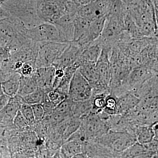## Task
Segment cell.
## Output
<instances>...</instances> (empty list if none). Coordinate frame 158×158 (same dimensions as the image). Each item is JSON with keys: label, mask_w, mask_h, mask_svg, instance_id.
Listing matches in <instances>:
<instances>
[{"label": "cell", "mask_w": 158, "mask_h": 158, "mask_svg": "<svg viewBox=\"0 0 158 158\" xmlns=\"http://www.w3.org/2000/svg\"><path fill=\"white\" fill-rule=\"evenodd\" d=\"M37 89V83L34 74L28 77L21 76L19 88L17 95L23 97L33 93Z\"/></svg>", "instance_id": "obj_23"}, {"label": "cell", "mask_w": 158, "mask_h": 158, "mask_svg": "<svg viewBox=\"0 0 158 158\" xmlns=\"http://www.w3.org/2000/svg\"><path fill=\"white\" fill-rule=\"evenodd\" d=\"M158 123L152 125L137 127L135 129V135L137 142L141 144H148L154 138L158 139Z\"/></svg>", "instance_id": "obj_18"}, {"label": "cell", "mask_w": 158, "mask_h": 158, "mask_svg": "<svg viewBox=\"0 0 158 158\" xmlns=\"http://www.w3.org/2000/svg\"><path fill=\"white\" fill-rule=\"evenodd\" d=\"M56 68L53 66L37 69L34 75L37 89L48 92L53 89Z\"/></svg>", "instance_id": "obj_15"}, {"label": "cell", "mask_w": 158, "mask_h": 158, "mask_svg": "<svg viewBox=\"0 0 158 158\" xmlns=\"http://www.w3.org/2000/svg\"><path fill=\"white\" fill-rule=\"evenodd\" d=\"M80 128L88 136L90 141L101 137L109 131L107 121L102 118L99 113H90L81 118Z\"/></svg>", "instance_id": "obj_5"}, {"label": "cell", "mask_w": 158, "mask_h": 158, "mask_svg": "<svg viewBox=\"0 0 158 158\" xmlns=\"http://www.w3.org/2000/svg\"><path fill=\"white\" fill-rule=\"evenodd\" d=\"M36 153L30 151H23L13 154L11 158H35Z\"/></svg>", "instance_id": "obj_36"}, {"label": "cell", "mask_w": 158, "mask_h": 158, "mask_svg": "<svg viewBox=\"0 0 158 158\" xmlns=\"http://www.w3.org/2000/svg\"><path fill=\"white\" fill-rule=\"evenodd\" d=\"M25 36L36 43L47 41L62 42L56 27L51 23L43 22L34 27L27 28Z\"/></svg>", "instance_id": "obj_4"}, {"label": "cell", "mask_w": 158, "mask_h": 158, "mask_svg": "<svg viewBox=\"0 0 158 158\" xmlns=\"http://www.w3.org/2000/svg\"><path fill=\"white\" fill-rule=\"evenodd\" d=\"M103 111L109 115L117 114V99L114 94L110 93L106 97V105Z\"/></svg>", "instance_id": "obj_30"}, {"label": "cell", "mask_w": 158, "mask_h": 158, "mask_svg": "<svg viewBox=\"0 0 158 158\" xmlns=\"http://www.w3.org/2000/svg\"><path fill=\"white\" fill-rule=\"evenodd\" d=\"M38 51L37 43L32 40L17 49L11 52L10 59L12 62H26L35 61Z\"/></svg>", "instance_id": "obj_13"}, {"label": "cell", "mask_w": 158, "mask_h": 158, "mask_svg": "<svg viewBox=\"0 0 158 158\" xmlns=\"http://www.w3.org/2000/svg\"><path fill=\"white\" fill-rule=\"evenodd\" d=\"M36 69L35 61H32L24 63L21 69L17 72L22 76L28 77L33 75Z\"/></svg>", "instance_id": "obj_34"}, {"label": "cell", "mask_w": 158, "mask_h": 158, "mask_svg": "<svg viewBox=\"0 0 158 158\" xmlns=\"http://www.w3.org/2000/svg\"><path fill=\"white\" fill-rule=\"evenodd\" d=\"M79 67V65L75 62L73 65L65 69L64 76L61 80L59 86L55 89L67 96L71 79L74 74L78 69Z\"/></svg>", "instance_id": "obj_22"}, {"label": "cell", "mask_w": 158, "mask_h": 158, "mask_svg": "<svg viewBox=\"0 0 158 158\" xmlns=\"http://www.w3.org/2000/svg\"><path fill=\"white\" fill-rule=\"evenodd\" d=\"M117 114L125 115L135 110L140 99L133 91H129L117 97Z\"/></svg>", "instance_id": "obj_16"}, {"label": "cell", "mask_w": 158, "mask_h": 158, "mask_svg": "<svg viewBox=\"0 0 158 158\" xmlns=\"http://www.w3.org/2000/svg\"><path fill=\"white\" fill-rule=\"evenodd\" d=\"M84 50L76 44L69 43L68 46L61 56L55 61L52 66L56 69H65L76 62Z\"/></svg>", "instance_id": "obj_10"}, {"label": "cell", "mask_w": 158, "mask_h": 158, "mask_svg": "<svg viewBox=\"0 0 158 158\" xmlns=\"http://www.w3.org/2000/svg\"><path fill=\"white\" fill-rule=\"evenodd\" d=\"M38 51L35 61L36 68L52 66L62 55L69 43L47 41L37 43Z\"/></svg>", "instance_id": "obj_2"}, {"label": "cell", "mask_w": 158, "mask_h": 158, "mask_svg": "<svg viewBox=\"0 0 158 158\" xmlns=\"http://www.w3.org/2000/svg\"><path fill=\"white\" fill-rule=\"evenodd\" d=\"M0 158H4L3 157L2 154V149H1V145H0Z\"/></svg>", "instance_id": "obj_42"}, {"label": "cell", "mask_w": 158, "mask_h": 158, "mask_svg": "<svg viewBox=\"0 0 158 158\" xmlns=\"http://www.w3.org/2000/svg\"><path fill=\"white\" fill-rule=\"evenodd\" d=\"M90 23L88 20L77 15L74 20L73 38L72 42H75L78 40L85 34Z\"/></svg>", "instance_id": "obj_26"}, {"label": "cell", "mask_w": 158, "mask_h": 158, "mask_svg": "<svg viewBox=\"0 0 158 158\" xmlns=\"http://www.w3.org/2000/svg\"><path fill=\"white\" fill-rule=\"evenodd\" d=\"M92 88L78 69L74 74L71 81L67 97L73 102H81L90 98Z\"/></svg>", "instance_id": "obj_7"}, {"label": "cell", "mask_w": 158, "mask_h": 158, "mask_svg": "<svg viewBox=\"0 0 158 158\" xmlns=\"http://www.w3.org/2000/svg\"><path fill=\"white\" fill-rule=\"evenodd\" d=\"M4 94L3 93L2 90V85H1V83L0 82V95H2Z\"/></svg>", "instance_id": "obj_41"}, {"label": "cell", "mask_w": 158, "mask_h": 158, "mask_svg": "<svg viewBox=\"0 0 158 158\" xmlns=\"http://www.w3.org/2000/svg\"><path fill=\"white\" fill-rule=\"evenodd\" d=\"M81 118L70 116L65 123V130L63 133V140L65 142L78 129L81 124Z\"/></svg>", "instance_id": "obj_27"}, {"label": "cell", "mask_w": 158, "mask_h": 158, "mask_svg": "<svg viewBox=\"0 0 158 158\" xmlns=\"http://www.w3.org/2000/svg\"><path fill=\"white\" fill-rule=\"evenodd\" d=\"M79 71L89 83L92 89L108 88L101 85L97 71L96 63L85 62L78 69Z\"/></svg>", "instance_id": "obj_17"}, {"label": "cell", "mask_w": 158, "mask_h": 158, "mask_svg": "<svg viewBox=\"0 0 158 158\" xmlns=\"http://www.w3.org/2000/svg\"><path fill=\"white\" fill-rule=\"evenodd\" d=\"M20 77V74L15 72L9 78L1 83L2 90L5 95L9 98L14 97L17 95Z\"/></svg>", "instance_id": "obj_21"}, {"label": "cell", "mask_w": 158, "mask_h": 158, "mask_svg": "<svg viewBox=\"0 0 158 158\" xmlns=\"http://www.w3.org/2000/svg\"><path fill=\"white\" fill-rule=\"evenodd\" d=\"M4 1V0H0V1H1V2H2V1Z\"/></svg>", "instance_id": "obj_44"}, {"label": "cell", "mask_w": 158, "mask_h": 158, "mask_svg": "<svg viewBox=\"0 0 158 158\" xmlns=\"http://www.w3.org/2000/svg\"><path fill=\"white\" fill-rule=\"evenodd\" d=\"M102 49L101 46L94 41L84 50L76 62L80 66L85 62L96 63L100 56Z\"/></svg>", "instance_id": "obj_20"}, {"label": "cell", "mask_w": 158, "mask_h": 158, "mask_svg": "<svg viewBox=\"0 0 158 158\" xmlns=\"http://www.w3.org/2000/svg\"><path fill=\"white\" fill-rule=\"evenodd\" d=\"M92 105L90 98L81 102H73L71 116L81 118L91 112Z\"/></svg>", "instance_id": "obj_25"}, {"label": "cell", "mask_w": 158, "mask_h": 158, "mask_svg": "<svg viewBox=\"0 0 158 158\" xmlns=\"http://www.w3.org/2000/svg\"><path fill=\"white\" fill-rule=\"evenodd\" d=\"M21 97L16 95L10 98L9 101L0 111V125H11L23 103Z\"/></svg>", "instance_id": "obj_12"}, {"label": "cell", "mask_w": 158, "mask_h": 158, "mask_svg": "<svg viewBox=\"0 0 158 158\" xmlns=\"http://www.w3.org/2000/svg\"><path fill=\"white\" fill-rule=\"evenodd\" d=\"M19 111L26 119L29 126L31 127L35 123V118L31 105L23 103L21 106Z\"/></svg>", "instance_id": "obj_32"}, {"label": "cell", "mask_w": 158, "mask_h": 158, "mask_svg": "<svg viewBox=\"0 0 158 158\" xmlns=\"http://www.w3.org/2000/svg\"><path fill=\"white\" fill-rule=\"evenodd\" d=\"M82 152L85 153L90 158H118L120 153L115 152L94 141H90L83 145Z\"/></svg>", "instance_id": "obj_14"}, {"label": "cell", "mask_w": 158, "mask_h": 158, "mask_svg": "<svg viewBox=\"0 0 158 158\" xmlns=\"http://www.w3.org/2000/svg\"><path fill=\"white\" fill-rule=\"evenodd\" d=\"M6 80V77H5V75H4L2 68H1V64H0V82L2 83V82Z\"/></svg>", "instance_id": "obj_39"}, {"label": "cell", "mask_w": 158, "mask_h": 158, "mask_svg": "<svg viewBox=\"0 0 158 158\" xmlns=\"http://www.w3.org/2000/svg\"><path fill=\"white\" fill-rule=\"evenodd\" d=\"M155 155L149 151L144 144L137 142L119 153L118 158H152Z\"/></svg>", "instance_id": "obj_19"}, {"label": "cell", "mask_w": 158, "mask_h": 158, "mask_svg": "<svg viewBox=\"0 0 158 158\" xmlns=\"http://www.w3.org/2000/svg\"><path fill=\"white\" fill-rule=\"evenodd\" d=\"M83 145L74 141H67L64 142L59 152L61 158H72L74 156L82 152Z\"/></svg>", "instance_id": "obj_24"}, {"label": "cell", "mask_w": 158, "mask_h": 158, "mask_svg": "<svg viewBox=\"0 0 158 158\" xmlns=\"http://www.w3.org/2000/svg\"><path fill=\"white\" fill-rule=\"evenodd\" d=\"M46 91L37 89L33 93L22 97L23 102L30 105L42 104L45 97Z\"/></svg>", "instance_id": "obj_28"}, {"label": "cell", "mask_w": 158, "mask_h": 158, "mask_svg": "<svg viewBox=\"0 0 158 158\" xmlns=\"http://www.w3.org/2000/svg\"><path fill=\"white\" fill-rule=\"evenodd\" d=\"M68 0H39L37 13L43 22L54 23L64 15L67 14Z\"/></svg>", "instance_id": "obj_3"}, {"label": "cell", "mask_w": 158, "mask_h": 158, "mask_svg": "<svg viewBox=\"0 0 158 158\" xmlns=\"http://www.w3.org/2000/svg\"><path fill=\"white\" fill-rule=\"evenodd\" d=\"M112 48H102L100 56L96 63V67L101 84L110 88L111 79V66L110 61Z\"/></svg>", "instance_id": "obj_8"}, {"label": "cell", "mask_w": 158, "mask_h": 158, "mask_svg": "<svg viewBox=\"0 0 158 158\" xmlns=\"http://www.w3.org/2000/svg\"><path fill=\"white\" fill-rule=\"evenodd\" d=\"M72 158H90L84 152H81L74 156Z\"/></svg>", "instance_id": "obj_38"}, {"label": "cell", "mask_w": 158, "mask_h": 158, "mask_svg": "<svg viewBox=\"0 0 158 158\" xmlns=\"http://www.w3.org/2000/svg\"><path fill=\"white\" fill-rule=\"evenodd\" d=\"M35 122L41 121L45 117V111L42 104L31 105Z\"/></svg>", "instance_id": "obj_35"}, {"label": "cell", "mask_w": 158, "mask_h": 158, "mask_svg": "<svg viewBox=\"0 0 158 158\" xmlns=\"http://www.w3.org/2000/svg\"><path fill=\"white\" fill-rule=\"evenodd\" d=\"M152 158H158V153L156 154L155 155L153 156Z\"/></svg>", "instance_id": "obj_43"}, {"label": "cell", "mask_w": 158, "mask_h": 158, "mask_svg": "<svg viewBox=\"0 0 158 158\" xmlns=\"http://www.w3.org/2000/svg\"><path fill=\"white\" fill-rule=\"evenodd\" d=\"M124 3H125L126 4H130V3L132 2L134 0H122Z\"/></svg>", "instance_id": "obj_40"}, {"label": "cell", "mask_w": 158, "mask_h": 158, "mask_svg": "<svg viewBox=\"0 0 158 158\" xmlns=\"http://www.w3.org/2000/svg\"><path fill=\"white\" fill-rule=\"evenodd\" d=\"M73 101L68 97L66 98L54 109V111L64 116L70 117Z\"/></svg>", "instance_id": "obj_33"}, {"label": "cell", "mask_w": 158, "mask_h": 158, "mask_svg": "<svg viewBox=\"0 0 158 158\" xmlns=\"http://www.w3.org/2000/svg\"><path fill=\"white\" fill-rule=\"evenodd\" d=\"M35 158H37V157H35Z\"/></svg>", "instance_id": "obj_45"}, {"label": "cell", "mask_w": 158, "mask_h": 158, "mask_svg": "<svg viewBox=\"0 0 158 158\" xmlns=\"http://www.w3.org/2000/svg\"><path fill=\"white\" fill-rule=\"evenodd\" d=\"M77 14H66L54 23L62 43H69L73 38L74 20Z\"/></svg>", "instance_id": "obj_11"}, {"label": "cell", "mask_w": 158, "mask_h": 158, "mask_svg": "<svg viewBox=\"0 0 158 158\" xmlns=\"http://www.w3.org/2000/svg\"><path fill=\"white\" fill-rule=\"evenodd\" d=\"M158 72L146 66H140L133 69L130 72L125 83L121 89L122 94L129 91H135Z\"/></svg>", "instance_id": "obj_6"}, {"label": "cell", "mask_w": 158, "mask_h": 158, "mask_svg": "<svg viewBox=\"0 0 158 158\" xmlns=\"http://www.w3.org/2000/svg\"><path fill=\"white\" fill-rule=\"evenodd\" d=\"M67 96L56 89H52L46 93L44 100L49 102L56 108Z\"/></svg>", "instance_id": "obj_29"}, {"label": "cell", "mask_w": 158, "mask_h": 158, "mask_svg": "<svg viewBox=\"0 0 158 158\" xmlns=\"http://www.w3.org/2000/svg\"><path fill=\"white\" fill-rule=\"evenodd\" d=\"M106 20V16H104L91 22L85 34L78 40L72 42L85 49L100 37L104 27Z\"/></svg>", "instance_id": "obj_9"}, {"label": "cell", "mask_w": 158, "mask_h": 158, "mask_svg": "<svg viewBox=\"0 0 158 158\" xmlns=\"http://www.w3.org/2000/svg\"><path fill=\"white\" fill-rule=\"evenodd\" d=\"M11 51L7 47H0V62L7 61L10 59Z\"/></svg>", "instance_id": "obj_37"}, {"label": "cell", "mask_w": 158, "mask_h": 158, "mask_svg": "<svg viewBox=\"0 0 158 158\" xmlns=\"http://www.w3.org/2000/svg\"><path fill=\"white\" fill-rule=\"evenodd\" d=\"M13 125L15 129L19 132H21L31 130V127L29 126L28 124L20 111L18 112L14 118Z\"/></svg>", "instance_id": "obj_31"}, {"label": "cell", "mask_w": 158, "mask_h": 158, "mask_svg": "<svg viewBox=\"0 0 158 158\" xmlns=\"http://www.w3.org/2000/svg\"><path fill=\"white\" fill-rule=\"evenodd\" d=\"M93 141L98 142L117 153L124 151L137 142L134 134L128 131L110 130Z\"/></svg>", "instance_id": "obj_1"}]
</instances>
